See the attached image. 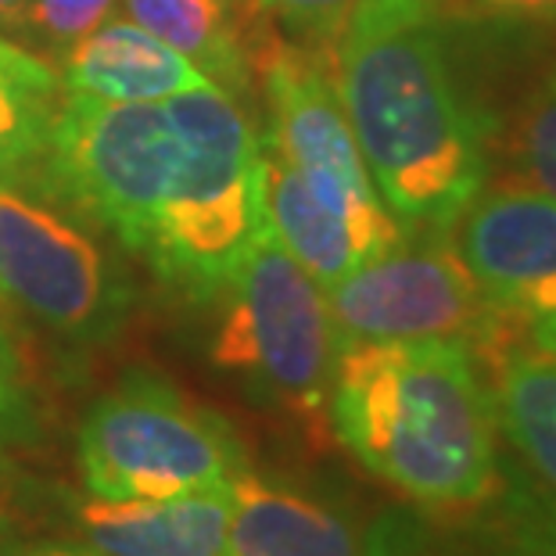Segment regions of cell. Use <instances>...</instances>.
Here are the masks:
<instances>
[{
    "label": "cell",
    "mask_w": 556,
    "mask_h": 556,
    "mask_svg": "<svg viewBox=\"0 0 556 556\" xmlns=\"http://www.w3.org/2000/svg\"><path fill=\"white\" fill-rule=\"evenodd\" d=\"M119 8L129 22L191 58L212 87L248 104L274 40V33H255V11H263L255 0H119Z\"/></svg>",
    "instance_id": "14"
},
{
    "label": "cell",
    "mask_w": 556,
    "mask_h": 556,
    "mask_svg": "<svg viewBox=\"0 0 556 556\" xmlns=\"http://www.w3.org/2000/svg\"><path fill=\"white\" fill-rule=\"evenodd\" d=\"M510 155L520 180L556 194V54L520 104Z\"/></svg>",
    "instance_id": "18"
},
{
    "label": "cell",
    "mask_w": 556,
    "mask_h": 556,
    "mask_svg": "<svg viewBox=\"0 0 556 556\" xmlns=\"http://www.w3.org/2000/svg\"><path fill=\"white\" fill-rule=\"evenodd\" d=\"M489 15H503L514 22H556V0H470Z\"/></svg>",
    "instance_id": "23"
},
{
    "label": "cell",
    "mask_w": 556,
    "mask_h": 556,
    "mask_svg": "<svg viewBox=\"0 0 556 556\" xmlns=\"http://www.w3.org/2000/svg\"><path fill=\"white\" fill-rule=\"evenodd\" d=\"M233 492L212 489L173 500H98L73 506L79 546L101 556H223Z\"/></svg>",
    "instance_id": "12"
},
{
    "label": "cell",
    "mask_w": 556,
    "mask_h": 556,
    "mask_svg": "<svg viewBox=\"0 0 556 556\" xmlns=\"http://www.w3.org/2000/svg\"><path fill=\"white\" fill-rule=\"evenodd\" d=\"M448 238L495 313L556 334V194L520 176L484 184Z\"/></svg>",
    "instance_id": "10"
},
{
    "label": "cell",
    "mask_w": 556,
    "mask_h": 556,
    "mask_svg": "<svg viewBox=\"0 0 556 556\" xmlns=\"http://www.w3.org/2000/svg\"><path fill=\"white\" fill-rule=\"evenodd\" d=\"M169 104L184 134V162L144 263L165 288L191 302H216L269 227L263 137L244 104L216 87L176 93Z\"/></svg>",
    "instance_id": "3"
},
{
    "label": "cell",
    "mask_w": 556,
    "mask_h": 556,
    "mask_svg": "<svg viewBox=\"0 0 556 556\" xmlns=\"http://www.w3.org/2000/svg\"><path fill=\"white\" fill-rule=\"evenodd\" d=\"M104 233L40 162L0 176V302L65 345H109L134 313L137 288Z\"/></svg>",
    "instance_id": "4"
},
{
    "label": "cell",
    "mask_w": 556,
    "mask_h": 556,
    "mask_svg": "<svg viewBox=\"0 0 556 556\" xmlns=\"http://www.w3.org/2000/svg\"><path fill=\"white\" fill-rule=\"evenodd\" d=\"M478 359H489L495 428L514 445L525 475L556 506V334L500 316Z\"/></svg>",
    "instance_id": "11"
},
{
    "label": "cell",
    "mask_w": 556,
    "mask_h": 556,
    "mask_svg": "<svg viewBox=\"0 0 556 556\" xmlns=\"http://www.w3.org/2000/svg\"><path fill=\"white\" fill-rule=\"evenodd\" d=\"M76 464L98 500H173L230 489L248 470V453L219 413L137 366L87 409Z\"/></svg>",
    "instance_id": "5"
},
{
    "label": "cell",
    "mask_w": 556,
    "mask_h": 556,
    "mask_svg": "<svg viewBox=\"0 0 556 556\" xmlns=\"http://www.w3.org/2000/svg\"><path fill=\"white\" fill-rule=\"evenodd\" d=\"M470 520V556H556V506L520 470H503Z\"/></svg>",
    "instance_id": "17"
},
{
    "label": "cell",
    "mask_w": 556,
    "mask_h": 556,
    "mask_svg": "<svg viewBox=\"0 0 556 556\" xmlns=\"http://www.w3.org/2000/svg\"><path fill=\"white\" fill-rule=\"evenodd\" d=\"M363 542L366 556H448V549L438 546L420 520L402 514H388L384 520H377Z\"/></svg>",
    "instance_id": "22"
},
{
    "label": "cell",
    "mask_w": 556,
    "mask_h": 556,
    "mask_svg": "<svg viewBox=\"0 0 556 556\" xmlns=\"http://www.w3.org/2000/svg\"><path fill=\"white\" fill-rule=\"evenodd\" d=\"M37 406H33L18 352L0 330V448H15L37 438Z\"/></svg>",
    "instance_id": "20"
},
{
    "label": "cell",
    "mask_w": 556,
    "mask_h": 556,
    "mask_svg": "<svg viewBox=\"0 0 556 556\" xmlns=\"http://www.w3.org/2000/svg\"><path fill=\"white\" fill-rule=\"evenodd\" d=\"M266 15L280 18L309 43H338L359 0H255Z\"/></svg>",
    "instance_id": "21"
},
{
    "label": "cell",
    "mask_w": 556,
    "mask_h": 556,
    "mask_svg": "<svg viewBox=\"0 0 556 556\" xmlns=\"http://www.w3.org/2000/svg\"><path fill=\"white\" fill-rule=\"evenodd\" d=\"M0 556H101L87 546H68V542H33V546H15L4 549Z\"/></svg>",
    "instance_id": "24"
},
{
    "label": "cell",
    "mask_w": 556,
    "mask_h": 556,
    "mask_svg": "<svg viewBox=\"0 0 556 556\" xmlns=\"http://www.w3.org/2000/svg\"><path fill=\"white\" fill-rule=\"evenodd\" d=\"M338 93L402 230H448L484 184V129L438 0H359L338 37Z\"/></svg>",
    "instance_id": "1"
},
{
    "label": "cell",
    "mask_w": 556,
    "mask_h": 556,
    "mask_svg": "<svg viewBox=\"0 0 556 556\" xmlns=\"http://www.w3.org/2000/svg\"><path fill=\"white\" fill-rule=\"evenodd\" d=\"M62 98V76L51 62L0 37V176L43 159Z\"/></svg>",
    "instance_id": "16"
},
{
    "label": "cell",
    "mask_w": 556,
    "mask_h": 556,
    "mask_svg": "<svg viewBox=\"0 0 556 556\" xmlns=\"http://www.w3.org/2000/svg\"><path fill=\"white\" fill-rule=\"evenodd\" d=\"M219 324L212 334V363L263 406L313 420L327 413L338 338L327 291L302 263L263 230L238 274L216 299Z\"/></svg>",
    "instance_id": "6"
},
{
    "label": "cell",
    "mask_w": 556,
    "mask_h": 556,
    "mask_svg": "<svg viewBox=\"0 0 556 556\" xmlns=\"http://www.w3.org/2000/svg\"><path fill=\"white\" fill-rule=\"evenodd\" d=\"M233 517L223 556H366V542L345 510L299 484L255 475L230 484Z\"/></svg>",
    "instance_id": "13"
},
{
    "label": "cell",
    "mask_w": 556,
    "mask_h": 556,
    "mask_svg": "<svg viewBox=\"0 0 556 556\" xmlns=\"http://www.w3.org/2000/svg\"><path fill=\"white\" fill-rule=\"evenodd\" d=\"M327 309L338 349L359 341L453 338L478 352L500 324L448 230H406L388 252L330 283Z\"/></svg>",
    "instance_id": "9"
},
{
    "label": "cell",
    "mask_w": 556,
    "mask_h": 556,
    "mask_svg": "<svg viewBox=\"0 0 556 556\" xmlns=\"http://www.w3.org/2000/svg\"><path fill=\"white\" fill-rule=\"evenodd\" d=\"M62 93L93 101H165L212 87L176 47L129 18H109L62 58Z\"/></svg>",
    "instance_id": "15"
},
{
    "label": "cell",
    "mask_w": 556,
    "mask_h": 556,
    "mask_svg": "<svg viewBox=\"0 0 556 556\" xmlns=\"http://www.w3.org/2000/svg\"><path fill=\"white\" fill-rule=\"evenodd\" d=\"M184 162V134L165 101L62 98L40 159L58 191L144 258Z\"/></svg>",
    "instance_id": "7"
},
{
    "label": "cell",
    "mask_w": 556,
    "mask_h": 556,
    "mask_svg": "<svg viewBox=\"0 0 556 556\" xmlns=\"http://www.w3.org/2000/svg\"><path fill=\"white\" fill-rule=\"evenodd\" d=\"M29 0H0V33H15L22 15H26Z\"/></svg>",
    "instance_id": "25"
},
{
    "label": "cell",
    "mask_w": 556,
    "mask_h": 556,
    "mask_svg": "<svg viewBox=\"0 0 556 556\" xmlns=\"http://www.w3.org/2000/svg\"><path fill=\"white\" fill-rule=\"evenodd\" d=\"M327 420L374 478L413 503L467 510L500 481L489 377L467 341L338 349Z\"/></svg>",
    "instance_id": "2"
},
{
    "label": "cell",
    "mask_w": 556,
    "mask_h": 556,
    "mask_svg": "<svg viewBox=\"0 0 556 556\" xmlns=\"http://www.w3.org/2000/svg\"><path fill=\"white\" fill-rule=\"evenodd\" d=\"M258 79L266 98L263 144L299 173L330 216L345 223L366 258L388 252L406 230L377 194L334 73L313 51L274 37L258 62Z\"/></svg>",
    "instance_id": "8"
},
{
    "label": "cell",
    "mask_w": 556,
    "mask_h": 556,
    "mask_svg": "<svg viewBox=\"0 0 556 556\" xmlns=\"http://www.w3.org/2000/svg\"><path fill=\"white\" fill-rule=\"evenodd\" d=\"M119 0H29L15 37L29 43V51L65 58L93 29L115 18Z\"/></svg>",
    "instance_id": "19"
}]
</instances>
